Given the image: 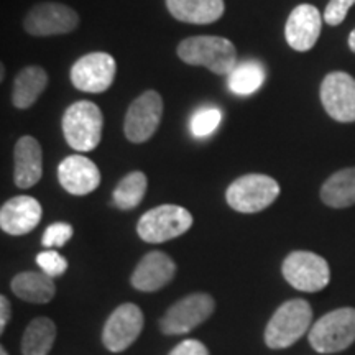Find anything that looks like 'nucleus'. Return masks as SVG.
Wrapping results in <instances>:
<instances>
[{
  "label": "nucleus",
  "instance_id": "obj_33",
  "mask_svg": "<svg viewBox=\"0 0 355 355\" xmlns=\"http://www.w3.org/2000/svg\"><path fill=\"white\" fill-rule=\"evenodd\" d=\"M0 355H8V354H7V350H6V349H3V347H2V349H0Z\"/></svg>",
  "mask_w": 355,
  "mask_h": 355
},
{
  "label": "nucleus",
  "instance_id": "obj_27",
  "mask_svg": "<svg viewBox=\"0 0 355 355\" xmlns=\"http://www.w3.org/2000/svg\"><path fill=\"white\" fill-rule=\"evenodd\" d=\"M37 263L42 268V272L51 278L61 277L68 270V260L55 250H44L42 254H38Z\"/></svg>",
  "mask_w": 355,
  "mask_h": 355
},
{
  "label": "nucleus",
  "instance_id": "obj_18",
  "mask_svg": "<svg viewBox=\"0 0 355 355\" xmlns=\"http://www.w3.org/2000/svg\"><path fill=\"white\" fill-rule=\"evenodd\" d=\"M15 171L13 180L21 189L32 188L42 180L43 175V152L42 145L33 137L25 135L17 141L15 152H13Z\"/></svg>",
  "mask_w": 355,
  "mask_h": 355
},
{
  "label": "nucleus",
  "instance_id": "obj_2",
  "mask_svg": "<svg viewBox=\"0 0 355 355\" xmlns=\"http://www.w3.org/2000/svg\"><path fill=\"white\" fill-rule=\"evenodd\" d=\"M313 309L304 300H290L275 311L266 324L265 344L270 349H286L311 329Z\"/></svg>",
  "mask_w": 355,
  "mask_h": 355
},
{
  "label": "nucleus",
  "instance_id": "obj_7",
  "mask_svg": "<svg viewBox=\"0 0 355 355\" xmlns=\"http://www.w3.org/2000/svg\"><path fill=\"white\" fill-rule=\"evenodd\" d=\"M283 277L295 290L304 293L321 291L329 285L331 270L327 261L314 252L295 250L283 260Z\"/></svg>",
  "mask_w": 355,
  "mask_h": 355
},
{
  "label": "nucleus",
  "instance_id": "obj_24",
  "mask_svg": "<svg viewBox=\"0 0 355 355\" xmlns=\"http://www.w3.org/2000/svg\"><path fill=\"white\" fill-rule=\"evenodd\" d=\"M265 81V68L259 61H242L229 74V89L237 96H250Z\"/></svg>",
  "mask_w": 355,
  "mask_h": 355
},
{
  "label": "nucleus",
  "instance_id": "obj_4",
  "mask_svg": "<svg viewBox=\"0 0 355 355\" xmlns=\"http://www.w3.org/2000/svg\"><path fill=\"white\" fill-rule=\"evenodd\" d=\"M309 344L319 354H337L355 343V308L324 314L309 329Z\"/></svg>",
  "mask_w": 355,
  "mask_h": 355
},
{
  "label": "nucleus",
  "instance_id": "obj_23",
  "mask_svg": "<svg viewBox=\"0 0 355 355\" xmlns=\"http://www.w3.org/2000/svg\"><path fill=\"white\" fill-rule=\"evenodd\" d=\"M56 326L51 319L37 318L26 326L21 339L24 355H48L55 344Z\"/></svg>",
  "mask_w": 355,
  "mask_h": 355
},
{
  "label": "nucleus",
  "instance_id": "obj_10",
  "mask_svg": "<svg viewBox=\"0 0 355 355\" xmlns=\"http://www.w3.org/2000/svg\"><path fill=\"white\" fill-rule=\"evenodd\" d=\"M163 115V99L157 91H145L132 102L123 121V132L132 144H145L158 130Z\"/></svg>",
  "mask_w": 355,
  "mask_h": 355
},
{
  "label": "nucleus",
  "instance_id": "obj_31",
  "mask_svg": "<svg viewBox=\"0 0 355 355\" xmlns=\"http://www.w3.org/2000/svg\"><path fill=\"white\" fill-rule=\"evenodd\" d=\"M10 303H8L6 296H0V332H3V329L7 327L8 321H10Z\"/></svg>",
  "mask_w": 355,
  "mask_h": 355
},
{
  "label": "nucleus",
  "instance_id": "obj_13",
  "mask_svg": "<svg viewBox=\"0 0 355 355\" xmlns=\"http://www.w3.org/2000/svg\"><path fill=\"white\" fill-rule=\"evenodd\" d=\"M321 102L331 119L355 122V79L343 71L329 73L321 83Z\"/></svg>",
  "mask_w": 355,
  "mask_h": 355
},
{
  "label": "nucleus",
  "instance_id": "obj_11",
  "mask_svg": "<svg viewBox=\"0 0 355 355\" xmlns=\"http://www.w3.org/2000/svg\"><path fill=\"white\" fill-rule=\"evenodd\" d=\"M79 25L76 10L58 2H44L26 13L24 28L33 37H55L74 32Z\"/></svg>",
  "mask_w": 355,
  "mask_h": 355
},
{
  "label": "nucleus",
  "instance_id": "obj_5",
  "mask_svg": "<svg viewBox=\"0 0 355 355\" xmlns=\"http://www.w3.org/2000/svg\"><path fill=\"white\" fill-rule=\"evenodd\" d=\"M279 196V184L268 175L250 173L230 183L225 191V199L234 211L242 214L261 212L277 201Z\"/></svg>",
  "mask_w": 355,
  "mask_h": 355
},
{
  "label": "nucleus",
  "instance_id": "obj_12",
  "mask_svg": "<svg viewBox=\"0 0 355 355\" xmlns=\"http://www.w3.org/2000/svg\"><path fill=\"white\" fill-rule=\"evenodd\" d=\"M144 329V313L137 304H121L110 314L104 329L102 344L110 352L119 354L130 347Z\"/></svg>",
  "mask_w": 355,
  "mask_h": 355
},
{
  "label": "nucleus",
  "instance_id": "obj_32",
  "mask_svg": "<svg viewBox=\"0 0 355 355\" xmlns=\"http://www.w3.org/2000/svg\"><path fill=\"white\" fill-rule=\"evenodd\" d=\"M349 48H350V51L355 53V28L349 35Z\"/></svg>",
  "mask_w": 355,
  "mask_h": 355
},
{
  "label": "nucleus",
  "instance_id": "obj_30",
  "mask_svg": "<svg viewBox=\"0 0 355 355\" xmlns=\"http://www.w3.org/2000/svg\"><path fill=\"white\" fill-rule=\"evenodd\" d=\"M170 355H209V350H207V347L202 343H199V340L188 339L178 344L171 350Z\"/></svg>",
  "mask_w": 355,
  "mask_h": 355
},
{
  "label": "nucleus",
  "instance_id": "obj_22",
  "mask_svg": "<svg viewBox=\"0 0 355 355\" xmlns=\"http://www.w3.org/2000/svg\"><path fill=\"white\" fill-rule=\"evenodd\" d=\"M321 199L326 206L344 209L355 204V166L336 171L324 181Z\"/></svg>",
  "mask_w": 355,
  "mask_h": 355
},
{
  "label": "nucleus",
  "instance_id": "obj_19",
  "mask_svg": "<svg viewBox=\"0 0 355 355\" xmlns=\"http://www.w3.org/2000/svg\"><path fill=\"white\" fill-rule=\"evenodd\" d=\"M168 10L176 20L191 25L214 24L224 15V0H166Z\"/></svg>",
  "mask_w": 355,
  "mask_h": 355
},
{
  "label": "nucleus",
  "instance_id": "obj_17",
  "mask_svg": "<svg viewBox=\"0 0 355 355\" xmlns=\"http://www.w3.org/2000/svg\"><path fill=\"white\" fill-rule=\"evenodd\" d=\"M42 204L32 196H15L0 209V227L8 235H25L42 220Z\"/></svg>",
  "mask_w": 355,
  "mask_h": 355
},
{
  "label": "nucleus",
  "instance_id": "obj_15",
  "mask_svg": "<svg viewBox=\"0 0 355 355\" xmlns=\"http://www.w3.org/2000/svg\"><path fill=\"white\" fill-rule=\"evenodd\" d=\"M58 180L73 196H86L99 188L101 171L92 159L83 155H71L58 166Z\"/></svg>",
  "mask_w": 355,
  "mask_h": 355
},
{
  "label": "nucleus",
  "instance_id": "obj_20",
  "mask_svg": "<svg viewBox=\"0 0 355 355\" xmlns=\"http://www.w3.org/2000/svg\"><path fill=\"white\" fill-rule=\"evenodd\" d=\"M13 295L28 303L43 304L50 303L56 293L55 282L46 273L24 272L19 273L10 283Z\"/></svg>",
  "mask_w": 355,
  "mask_h": 355
},
{
  "label": "nucleus",
  "instance_id": "obj_29",
  "mask_svg": "<svg viewBox=\"0 0 355 355\" xmlns=\"http://www.w3.org/2000/svg\"><path fill=\"white\" fill-rule=\"evenodd\" d=\"M354 3L355 0H329L326 10H324V21L331 26L340 25Z\"/></svg>",
  "mask_w": 355,
  "mask_h": 355
},
{
  "label": "nucleus",
  "instance_id": "obj_21",
  "mask_svg": "<svg viewBox=\"0 0 355 355\" xmlns=\"http://www.w3.org/2000/svg\"><path fill=\"white\" fill-rule=\"evenodd\" d=\"M48 86L46 71L40 66H26L17 74L13 83L12 102L17 109L32 107Z\"/></svg>",
  "mask_w": 355,
  "mask_h": 355
},
{
  "label": "nucleus",
  "instance_id": "obj_25",
  "mask_svg": "<svg viewBox=\"0 0 355 355\" xmlns=\"http://www.w3.org/2000/svg\"><path fill=\"white\" fill-rule=\"evenodd\" d=\"M146 186H148V180H146L145 173H128L125 178H122V180L119 181L117 188L114 189V204L122 211L135 209V207L144 201Z\"/></svg>",
  "mask_w": 355,
  "mask_h": 355
},
{
  "label": "nucleus",
  "instance_id": "obj_8",
  "mask_svg": "<svg viewBox=\"0 0 355 355\" xmlns=\"http://www.w3.org/2000/svg\"><path fill=\"white\" fill-rule=\"evenodd\" d=\"M216 308V301L207 293H193L176 301L165 316L159 319V329L166 336H180L196 329L199 324L207 321Z\"/></svg>",
  "mask_w": 355,
  "mask_h": 355
},
{
  "label": "nucleus",
  "instance_id": "obj_14",
  "mask_svg": "<svg viewBox=\"0 0 355 355\" xmlns=\"http://www.w3.org/2000/svg\"><path fill=\"white\" fill-rule=\"evenodd\" d=\"M322 28L321 12L311 3L293 8L285 25V38L295 51H309L318 43Z\"/></svg>",
  "mask_w": 355,
  "mask_h": 355
},
{
  "label": "nucleus",
  "instance_id": "obj_6",
  "mask_svg": "<svg viewBox=\"0 0 355 355\" xmlns=\"http://www.w3.org/2000/svg\"><path fill=\"white\" fill-rule=\"evenodd\" d=\"M193 216L188 209L175 204H163L146 211L137 224V234L144 242L163 243L188 232Z\"/></svg>",
  "mask_w": 355,
  "mask_h": 355
},
{
  "label": "nucleus",
  "instance_id": "obj_3",
  "mask_svg": "<svg viewBox=\"0 0 355 355\" xmlns=\"http://www.w3.org/2000/svg\"><path fill=\"white\" fill-rule=\"evenodd\" d=\"M102 125V110L91 101H78L71 104L61 122L66 144L83 153L92 152L101 144Z\"/></svg>",
  "mask_w": 355,
  "mask_h": 355
},
{
  "label": "nucleus",
  "instance_id": "obj_28",
  "mask_svg": "<svg viewBox=\"0 0 355 355\" xmlns=\"http://www.w3.org/2000/svg\"><path fill=\"white\" fill-rule=\"evenodd\" d=\"M73 227L66 222H55L50 227L44 230L42 243L44 247H63L66 242L73 237Z\"/></svg>",
  "mask_w": 355,
  "mask_h": 355
},
{
  "label": "nucleus",
  "instance_id": "obj_26",
  "mask_svg": "<svg viewBox=\"0 0 355 355\" xmlns=\"http://www.w3.org/2000/svg\"><path fill=\"white\" fill-rule=\"evenodd\" d=\"M222 121V112L217 107H201L193 114L189 122L191 133H193L196 139H204V137H209L217 130V127L220 125Z\"/></svg>",
  "mask_w": 355,
  "mask_h": 355
},
{
  "label": "nucleus",
  "instance_id": "obj_9",
  "mask_svg": "<svg viewBox=\"0 0 355 355\" xmlns=\"http://www.w3.org/2000/svg\"><path fill=\"white\" fill-rule=\"evenodd\" d=\"M117 64L112 55L104 51L89 53L79 58L71 68V83L78 91L102 94L114 84Z\"/></svg>",
  "mask_w": 355,
  "mask_h": 355
},
{
  "label": "nucleus",
  "instance_id": "obj_1",
  "mask_svg": "<svg viewBox=\"0 0 355 355\" xmlns=\"http://www.w3.org/2000/svg\"><path fill=\"white\" fill-rule=\"evenodd\" d=\"M178 58L189 66H202L219 76H229L237 64V50L234 43L224 37H199L184 38L178 44Z\"/></svg>",
  "mask_w": 355,
  "mask_h": 355
},
{
  "label": "nucleus",
  "instance_id": "obj_16",
  "mask_svg": "<svg viewBox=\"0 0 355 355\" xmlns=\"http://www.w3.org/2000/svg\"><path fill=\"white\" fill-rule=\"evenodd\" d=\"M176 263L163 252H150L133 270L130 283L135 290L153 293L162 290L175 278Z\"/></svg>",
  "mask_w": 355,
  "mask_h": 355
}]
</instances>
